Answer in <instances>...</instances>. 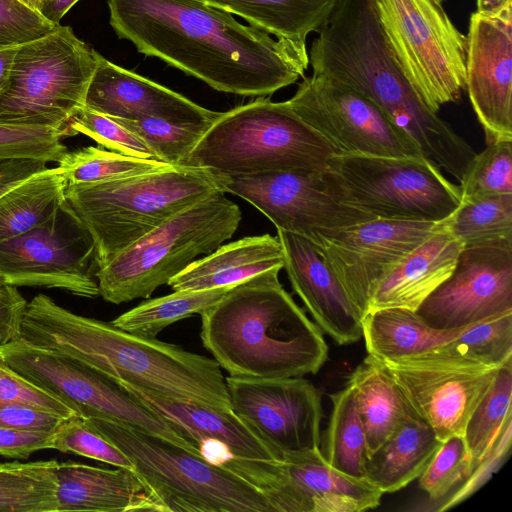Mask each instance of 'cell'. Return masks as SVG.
<instances>
[{
  "label": "cell",
  "mask_w": 512,
  "mask_h": 512,
  "mask_svg": "<svg viewBox=\"0 0 512 512\" xmlns=\"http://www.w3.org/2000/svg\"><path fill=\"white\" fill-rule=\"evenodd\" d=\"M117 36L211 88L265 97L305 76L309 57L196 0H107Z\"/></svg>",
  "instance_id": "6da1fadb"
},
{
  "label": "cell",
  "mask_w": 512,
  "mask_h": 512,
  "mask_svg": "<svg viewBox=\"0 0 512 512\" xmlns=\"http://www.w3.org/2000/svg\"><path fill=\"white\" fill-rule=\"evenodd\" d=\"M21 333L27 342L69 355L115 382L232 409L226 379L214 359L75 314L45 294L28 302Z\"/></svg>",
  "instance_id": "7a4b0ae2"
},
{
  "label": "cell",
  "mask_w": 512,
  "mask_h": 512,
  "mask_svg": "<svg viewBox=\"0 0 512 512\" xmlns=\"http://www.w3.org/2000/svg\"><path fill=\"white\" fill-rule=\"evenodd\" d=\"M308 52L312 74L337 80L373 102L426 158L460 180L476 154L417 95L385 43L372 0H339Z\"/></svg>",
  "instance_id": "3957f363"
},
{
  "label": "cell",
  "mask_w": 512,
  "mask_h": 512,
  "mask_svg": "<svg viewBox=\"0 0 512 512\" xmlns=\"http://www.w3.org/2000/svg\"><path fill=\"white\" fill-rule=\"evenodd\" d=\"M279 270L233 286L201 315V340L230 377L282 379L317 373L323 332L283 288Z\"/></svg>",
  "instance_id": "277c9868"
},
{
  "label": "cell",
  "mask_w": 512,
  "mask_h": 512,
  "mask_svg": "<svg viewBox=\"0 0 512 512\" xmlns=\"http://www.w3.org/2000/svg\"><path fill=\"white\" fill-rule=\"evenodd\" d=\"M219 191L211 169L170 165L131 176L68 184L65 200L93 238L99 269L176 213Z\"/></svg>",
  "instance_id": "5b68a950"
},
{
  "label": "cell",
  "mask_w": 512,
  "mask_h": 512,
  "mask_svg": "<svg viewBox=\"0 0 512 512\" xmlns=\"http://www.w3.org/2000/svg\"><path fill=\"white\" fill-rule=\"evenodd\" d=\"M336 148L301 120L285 101L258 97L211 123L184 166L220 174L324 172Z\"/></svg>",
  "instance_id": "8992f818"
},
{
  "label": "cell",
  "mask_w": 512,
  "mask_h": 512,
  "mask_svg": "<svg viewBox=\"0 0 512 512\" xmlns=\"http://www.w3.org/2000/svg\"><path fill=\"white\" fill-rule=\"evenodd\" d=\"M241 217L222 191L176 213L95 271L99 296L113 304L150 297L197 256L229 240Z\"/></svg>",
  "instance_id": "52a82bcc"
},
{
  "label": "cell",
  "mask_w": 512,
  "mask_h": 512,
  "mask_svg": "<svg viewBox=\"0 0 512 512\" xmlns=\"http://www.w3.org/2000/svg\"><path fill=\"white\" fill-rule=\"evenodd\" d=\"M84 419L127 455L167 512H274L255 486L201 455L126 424Z\"/></svg>",
  "instance_id": "ba28073f"
},
{
  "label": "cell",
  "mask_w": 512,
  "mask_h": 512,
  "mask_svg": "<svg viewBox=\"0 0 512 512\" xmlns=\"http://www.w3.org/2000/svg\"><path fill=\"white\" fill-rule=\"evenodd\" d=\"M98 52L69 26L18 46L0 90V122L70 128L85 107Z\"/></svg>",
  "instance_id": "9c48e42d"
},
{
  "label": "cell",
  "mask_w": 512,
  "mask_h": 512,
  "mask_svg": "<svg viewBox=\"0 0 512 512\" xmlns=\"http://www.w3.org/2000/svg\"><path fill=\"white\" fill-rule=\"evenodd\" d=\"M325 176L340 201L376 219L441 222L461 204L459 185L424 156L338 153Z\"/></svg>",
  "instance_id": "30bf717a"
},
{
  "label": "cell",
  "mask_w": 512,
  "mask_h": 512,
  "mask_svg": "<svg viewBox=\"0 0 512 512\" xmlns=\"http://www.w3.org/2000/svg\"><path fill=\"white\" fill-rule=\"evenodd\" d=\"M388 50L434 113L457 102L466 82V36L433 0H372Z\"/></svg>",
  "instance_id": "8fae6325"
},
{
  "label": "cell",
  "mask_w": 512,
  "mask_h": 512,
  "mask_svg": "<svg viewBox=\"0 0 512 512\" xmlns=\"http://www.w3.org/2000/svg\"><path fill=\"white\" fill-rule=\"evenodd\" d=\"M0 360L26 380L60 399L83 418L126 424L201 455L178 428L137 400L120 384L69 355L20 338L0 346Z\"/></svg>",
  "instance_id": "7c38bea8"
},
{
  "label": "cell",
  "mask_w": 512,
  "mask_h": 512,
  "mask_svg": "<svg viewBox=\"0 0 512 512\" xmlns=\"http://www.w3.org/2000/svg\"><path fill=\"white\" fill-rule=\"evenodd\" d=\"M94 265L93 238L66 200L47 221L0 242V273L16 287L58 288L96 298Z\"/></svg>",
  "instance_id": "4fadbf2b"
},
{
  "label": "cell",
  "mask_w": 512,
  "mask_h": 512,
  "mask_svg": "<svg viewBox=\"0 0 512 512\" xmlns=\"http://www.w3.org/2000/svg\"><path fill=\"white\" fill-rule=\"evenodd\" d=\"M285 102L339 153L424 156L413 139L373 102L337 80L317 74L304 76Z\"/></svg>",
  "instance_id": "5bb4252c"
},
{
  "label": "cell",
  "mask_w": 512,
  "mask_h": 512,
  "mask_svg": "<svg viewBox=\"0 0 512 512\" xmlns=\"http://www.w3.org/2000/svg\"><path fill=\"white\" fill-rule=\"evenodd\" d=\"M325 171L215 173L221 191L252 204L277 230L300 235L316 245L334 232L376 219L340 201L332 192Z\"/></svg>",
  "instance_id": "9a60e30c"
},
{
  "label": "cell",
  "mask_w": 512,
  "mask_h": 512,
  "mask_svg": "<svg viewBox=\"0 0 512 512\" xmlns=\"http://www.w3.org/2000/svg\"><path fill=\"white\" fill-rule=\"evenodd\" d=\"M379 362L415 413L428 423L441 442L451 436L464 435L469 417L502 366L483 364L436 350Z\"/></svg>",
  "instance_id": "2e32d148"
},
{
  "label": "cell",
  "mask_w": 512,
  "mask_h": 512,
  "mask_svg": "<svg viewBox=\"0 0 512 512\" xmlns=\"http://www.w3.org/2000/svg\"><path fill=\"white\" fill-rule=\"evenodd\" d=\"M239 475L264 494L274 512H361L379 506L383 495L368 481L331 467L320 449L249 461Z\"/></svg>",
  "instance_id": "e0dca14e"
},
{
  "label": "cell",
  "mask_w": 512,
  "mask_h": 512,
  "mask_svg": "<svg viewBox=\"0 0 512 512\" xmlns=\"http://www.w3.org/2000/svg\"><path fill=\"white\" fill-rule=\"evenodd\" d=\"M416 313L440 330L512 313V239L463 247L449 277Z\"/></svg>",
  "instance_id": "ac0fdd59"
},
{
  "label": "cell",
  "mask_w": 512,
  "mask_h": 512,
  "mask_svg": "<svg viewBox=\"0 0 512 512\" xmlns=\"http://www.w3.org/2000/svg\"><path fill=\"white\" fill-rule=\"evenodd\" d=\"M226 385L234 412L281 458L320 449L322 398L310 381L229 376Z\"/></svg>",
  "instance_id": "d6986e66"
},
{
  "label": "cell",
  "mask_w": 512,
  "mask_h": 512,
  "mask_svg": "<svg viewBox=\"0 0 512 512\" xmlns=\"http://www.w3.org/2000/svg\"><path fill=\"white\" fill-rule=\"evenodd\" d=\"M443 221L373 219L334 232L316 246L362 319L382 277Z\"/></svg>",
  "instance_id": "ffe728a7"
},
{
  "label": "cell",
  "mask_w": 512,
  "mask_h": 512,
  "mask_svg": "<svg viewBox=\"0 0 512 512\" xmlns=\"http://www.w3.org/2000/svg\"><path fill=\"white\" fill-rule=\"evenodd\" d=\"M465 36V89L486 142L512 140V7L472 13Z\"/></svg>",
  "instance_id": "44dd1931"
},
{
  "label": "cell",
  "mask_w": 512,
  "mask_h": 512,
  "mask_svg": "<svg viewBox=\"0 0 512 512\" xmlns=\"http://www.w3.org/2000/svg\"><path fill=\"white\" fill-rule=\"evenodd\" d=\"M85 107L109 117L131 120L154 117L176 124H211L221 113L120 67L99 53Z\"/></svg>",
  "instance_id": "7402d4cb"
},
{
  "label": "cell",
  "mask_w": 512,
  "mask_h": 512,
  "mask_svg": "<svg viewBox=\"0 0 512 512\" xmlns=\"http://www.w3.org/2000/svg\"><path fill=\"white\" fill-rule=\"evenodd\" d=\"M284 269L294 292L323 333L338 345L362 337L361 316L328 268L317 246L300 235L277 230Z\"/></svg>",
  "instance_id": "603a6c76"
},
{
  "label": "cell",
  "mask_w": 512,
  "mask_h": 512,
  "mask_svg": "<svg viewBox=\"0 0 512 512\" xmlns=\"http://www.w3.org/2000/svg\"><path fill=\"white\" fill-rule=\"evenodd\" d=\"M118 384L178 428L199 451L207 444H217L228 452L229 458L256 461L282 459L233 409L223 410L163 396L131 384Z\"/></svg>",
  "instance_id": "cb8c5ba5"
},
{
  "label": "cell",
  "mask_w": 512,
  "mask_h": 512,
  "mask_svg": "<svg viewBox=\"0 0 512 512\" xmlns=\"http://www.w3.org/2000/svg\"><path fill=\"white\" fill-rule=\"evenodd\" d=\"M57 512H167L153 489L136 472L73 461L58 462Z\"/></svg>",
  "instance_id": "d4e9b609"
},
{
  "label": "cell",
  "mask_w": 512,
  "mask_h": 512,
  "mask_svg": "<svg viewBox=\"0 0 512 512\" xmlns=\"http://www.w3.org/2000/svg\"><path fill=\"white\" fill-rule=\"evenodd\" d=\"M463 244L447 227V219L400 259L378 282L367 312L402 308L417 311L423 301L453 271Z\"/></svg>",
  "instance_id": "484cf974"
},
{
  "label": "cell",
  "mask_w": 512,
  "mask_h": 512,
  "mask_svg": "<svg viewBox=\"0 0 512 512\" xmlns=\"http://www.w3.org/2000/svg\"><path fill=\"white\" fill-rule=\"evenodd\" d=\"M283 267L281 243L277 236L266 233L219 246L205 257L195 259L167 285L173 291L226 287Z\"/></svg>",
  "instance_id": "4316f807"
},
{
  "label": "cell",
  "mask_w": 512,
  "mask_h": 512,
  "mask_svg": "<svg viewBox=\"0 0 512 512\" xmlns=\"http://www.w3.org/2000/svg\"><path fill=\"white\" fill-rule=\"evenodd\" d=\"M441 441L412 411L365 464V479L383 494L401 490L422 474Z\"/></svg>",
  "instance_id": "83f0119b"
},
{
  "label": "cell",
  "mask_w": 512,
  "mask_h": 512,
  "mask_svg": "<svg viewBox=\"0 0 512 512\" xmlns=\"http://www.w3.org/2000/svg\"><path fill=\"white\" fill-rule=\"evenodd\" d=\"M245 19L308 56L307 37L328 20L339 0H196Z\"/></svg>",
  "instance_id": "f1b7e54d"
},
{
  "label": "cell",
  "mask_w": 512,
  "mask_h": 512,
  "mask_svg": "<svg viewBox=\"0 0 512 512\" xmlns=\"http://www.w3.org/2000/svg\"><path fill=\"white\" fill-rule=\"evenodd\" d=\"M347 386L364 427L368 457L414 410L386 368L369 355L351 372Z\"/></svg>",
  "instance_id": "f546056e"
},
{
  "label": "cell",
  "mask_w": 512,
  "mask_h": 512,
  "mask_svg": "<svg viewBox=\"0 0 512 512\" xmlns=\"http://www.w3.org/2000/svg\"><path fill=\"white\" fill-rule=\"evenodd\" d=\"M362 337L369 356L394 361L427 353L459 335L454 330L430 327L415 311L386 308L366 313L361 319Z\"/></svg>",
  "instance_id": "4dcf8cb0"
},
{
  "label": "cell",
  "mask_w": 512,
  "mask_h": 512,
  "mask_svg": "<svg viewBox=\"0 0 512 512\" xmlns=\"http://www.w3.org/2000/svg\"><path fill=\"white\" fill-rule=\"evenodd\" d=\"M68 181L57 166L47 168L0 197V242L51 218L65 201Z\"/></svg>",
  "instance_id": "1f68e13d"
},
{
  "label": "cell",
  "mask_w": 512,
  "mask_h": 512,
  "mask_svg": "<svg viewBox=\"0 0 512 512\" xmlns=\"http://www.w3.org/2000/svg\"><path fill=\"white\" fill-rule=\"evenodd\" d=\"M329 398L332 410L320 447L322 456L337 471L366 480V437L352 390L346 386Z\"/></svg>",
  "instance_id": "d6a6232c"
},
{
  "label": "cell",
  "mask_w": 512,
  "mask_h": 512,
  "mask_svg": "<svg viewBox=\"0 0 512 512\" xmlns=\"http://www.w3.org/2000/svg\"><path fill=\"white\" fill-rule=\"evenodd\" d=\"M233 286L202 290H179L150 299L119 315L111 324L128 333L146 337L156 336L169 325L201 314L217 303Z\"/></svg>",
  "instance_id": "836d02e7"
},
{
  "label": "cell",
  "mask_w": 512,
  "mask_h": 512,
  "mask_svg": "<svg viewBox=\"0 0 512 512\" xmlns=\"http://www.w3.org/2000/svg\"><path fill=\"white\" fill-rule=\"evenodd\" d=\"M58 461L0 463L1 512H57Z\"/></svg>",
  "instance_id": "e575fe53"
},
{
  "label": "cell",
  "mask_w": 512,
  "mask_h": 512,
  "mask_svg": "<svg viewBox=\"0 0 512 512\" xmlns=\"http://www.w3.org/2000/svg\"><path fill=\"white\" fill-rule=\"evenodd\" d=\"M512 359L498 370L492 386L469 417L463 438L473 468L492 449L505 423L512 418Z\"/></svg>",
  "instance_id": "d590c367"
},
{
  "label": "cell",
  "mask_w": 512,
  "mask_h": 512,
  "mask_svg": "<svg viewBox=\"0 0 512 512\" xmlns=\"http://www.w3.org/2000/svg\"><path fill=\"white\" fill-rule=\"evenodd\" d=\"M447 227L463 247L512 239V194L461 201Z\"/></svg>",
  "instance_id": "8d00e7d4"
},
{
  "label": "cell",
  "mask_w": 512,
  "mask_h": 512,
  "mask_svg": "<svg viewBox=\"0 0 512 512\" xmlns=\"http://www.w3.org/2000/svg\"><path fill=\"white\" fill-rule=\"evenodd\" d=\"M58 164L68 184L93 183L131 176L171 165L158 160L125 155L100 145L68 150Z\"/></svg>",
  "instance_id": "74e56055"
},
{
  "label": "cell",
  "mask_w": 512,
  "mask_h": 512,
  "mask_svg": "<svg viewBox=\"0 0 512 512\" xmlns=\"http://www.w3.org/2000/svg\"><path fill=\"white\" fill-rule=\"evenodd\" d=\"M434 350L501 366L512 359V313L469 325L459 335Z\"/></svg>",
  "instance_id": "f35d334b"
},
{
  "label": "cell",
  "mask_w": 512,
  "mask_h": 512,
  "mask_svg": "<svg viewBox=\"0 0 512 512\" xmlns=\"http://www.w3.org/2000/svg\"><path fill=\"white\" fill-rule=\"evenodd\" d=\"M110 118L138 136L148 146L156 160L182 166L211 125L176 124L154 117L136 120Z\"/></svg>",
  "instance_id": "ab89813d"
},
{
  "label": "cell",
  "mask_w": 512,
  "mask_h": 512,
  "mask_svg": "<svg viewBox=\"0 0 512 512\" xmlns=\"http://www.w3.org/2000/svg\"><path fill=\"white\" fill-rule=\"evenodd\" d=\"M461 201L512 194V140L487 144L460 179Z\"/></svg>",
  "instance_id": "60d3db41"
},
{
  "label": "cell",
  "mask_w": 512,
  "mask_h": 512,
  "mask_svg": "<svg viewBox=\"0 0 512 512\" xmlns=\"http://www.w3.org/2000/svg\"><path fill=\"white\" fill-rule=\"evenodd\" d=\"M70 128L0 122V162L15 159L59 162L68 151Z\"/></svg>",
  "instance_id": "b9f144b4"
},
{
  "label": "cell",
  "mask_w": 512,
  "mask_h": 512,
  "mask_svg": "<svg viewBox=\"0 0 512 512\" xmlns=\"http://www.w3.org/2000/svg\"><path fill=\"white\" fill-rule=\"evenodd\" d=\"M52 449L78 454L136 472L133 462L123 451L77 414L66 418L55 430Z\"/></svg>",
  "instance_id": "7bdbcfd3"
},
{
  "label": "cell",
  "mask_w": 512,
  "mask_h": 512,
  "mask_svg": "<svg viewBox=\"0 0 512 512\" xmlns=\"http://www.w3.org/2000/svg\"><path fill=\"white\" fill-rule=\"evenodd\" d=\"M473 460L463 436H451L441 442L428 465L418 477L420 488L431 500L443 498L457 483L469 477Z\"/></svg>",
  "instance_id": "ee69618b"
},
{
  "label": "cell",
  "mask_w": 512,
  "mask_h": 512,
  "mask_svg": "<svg viewBox=\"0 0 512 512\" xmlns=\"http://www.w3.org/2000/svg\"><path fill=\"white\" fill-rule=\"evenodd\" d=\"M74 135L84 134L109 150L144 159H155L148 146L114 119L84 107L69 123Z\"/></svg>",
  "instance_id": "f6af8a7d"
},
{
  "label": "cell",
  "mask_w": 512,
  "mask_h": 512,
  "mask_svg": "<svg viewBox=\"0 0 512 512\" xmlns=\"http://www.w3.org/2000/svg\"><path fill=\"white\" fill-rule=\"evenodd\" d=\"M59 25L46 19L24 0H0V48L40 39Z\"/></svg>",
  "instance_id": "bcb514c9"
},
{
  "label": "cell",
  "mask_w": 512,
  "mask_h": 512,
  "mask_svg": "<svg viewBox=\"0 0 512 512\" xmlns=\"http://www.w3.org/2000/svg\"><path fill=\"white\" fill-rule=\"evenodd\" d=\"M7 405L33 406L64 418L77 414L60 399L26 380L0 360V407Z\"/></svg>",
  "instance_id": "7dc6e473"
},
{
  "label": "cell",
  "mask_w": 512,
  "mask_h": 512,
  "mask_svg": "<svg viewBox=\"0 0 512 512\" xmlns=\"http://www.w3.org/2000/svg\"><path fill=\"white\" fill-rule=\"evenodd\" d=\"M512 418L505 423L499 437L489 453L473 468L471 474L463 481L461 487L439 507V511L448 510L466 500L481 488L496 472L507 458L511 449Z\"/></svg>",
  "instance_id": "c3c4849f"
},
{
  "label": "cell",
  "mask_w": 512,
  "mask_h": 512,
  "mask_svg": "<svg viewBox=\"0 0 512 512\" xmlns=\"http://www.w3.org/2000/svg\"><path fill=\"white\" fill-rule=\"evenodd\" d=\"M66 418L53 412L28 405L0 407V426L53 433Z\"/></svg>",
  "instance_id": "681fc988"
},
{
  "label": "cell",
  "mask_w": 512,
  "mask_h": 512,
  "mask_svg": "<svg viewBox=\"0 0 512 512\" xmlns=\"http://www.w3.org/2000/svg\"><path fill=\"white\" fill-rule=\"evenodd\" d=\"M27 304L16 286L0 282V346L22 337Z\"/></svg>",
  "instance_id": "f907efd6"
},
{
  "label": "cell",
  "mask_w": 512,
  "mask_h": 512,
  "mask_svg": "<svg viewBox=\"0 0 512 512\" xmlns=\"http://www.w3.org/2000/svg\"><path fill=\"white\" fill-rule=\"evenodd\" d=\"M53 433L20 430L0 426V455L26 459L31 454L52 449Z\"/></svg>",
  "instance_id": "816d5d0a"
},
{
  "label": "cell",
  "mask_w": 512,
  "mask_h": 512,
  "mask_svg": "<svg viewBox=\"0 0 512 512\" xmlns=\"http://www.w3.org/2000/svg\"><path fill=\"white\" fill-rule=\"evenodd\" d=\"M47 163L15 159L0 162V197L28 178L45 171Z\"/></svg>",
  "instance_id": "f5cc1de1"
},
{
  "label": "cell",
  "mask_w": 512,
  "mask_h": 512,
  "mask_svg": "<svg viewBox=\"0 0 512 512\" xmlns=\"http://www.w3.org/2000/svg\"><path fill=\"white\" fill-rule=\"evenodd\" d=\"M79 0H38L36 8L49 21L59 24L63 16Z\"/></svg>",
  "instance_id": "db71d44e"
},
{
  "label": "cell",
  "mask_w": 512,
  "mask_h": 512,
  "mask_svg": "<svg viewBox=\"0 0 512 512\" xmlns=\"http://www.w3.org/2000/svg\"><path fill=\"white\" fill-rule=\"evenodd\" d=\"M476 12L485 16H494L512 7V0H476Z\"/></svg>",
  "instance_id": "11a10c76"
},
{
  "label": "cell",
  "mask_w": 512,
  "mask_h": 512,
  "mask_svg": "<svg viewBox=\"0 0 512 512\" xmlns=\"http://www.w3.org/2000/svg\"><path fill=\"white\" fill-rule=\"evenodd\" d=\"M18 46L0 48V90L3 88Z\"/></svg>",
  "instance_id": "9f6ffc18"
},
{
  "label": "cell",
  "mask_w": 512,
  "mask_h": 512,
  "mask_svg": "<svg viewBox=\"0 0 512 512\" xmlns=\"http://www.w3.org/2000/svg\"><path fill=\"white\" fill-rule=\"evenodd\" d=\"M25 2H27L28 4L34 6L36 8V2L35 0H24Z\"/></svg>",
  "instance_id": "6f0895ef"
},
{
  "label": "cell",
  "mask_w": 512,
  "mask_h": 512,
  "mask_svg": "<svg viewBox=\"0 0 512 512\" xmlns=\"http://www.w3.org/2000/svg\"><path fill=\"white\" fill-rule=\"evenodd\" d=\"M433 1L436 2L439 5H442V3L444 2V0H433Z\"/></svg>",
  "instance_id": "680465c9"
},
{
  "label": "cell",
  "mask_w": 512,
  "mask_h": 512,
  "mask_svg": "<svg viewBox=\"0 0 512 512\" xmlns=\"http://www.w3.org/2000/svg\"><path fill=\"white\" fill-rule=\"evenodd\" d=\"M0 282H6L2 274L0 273ZM7 283V282H6Z\"/></svg>",
  "instance_id": "91938a15"
},
{
  "label": "cell",
  "mask_w": 512,
  "mask_h": 512,
  "mask_svg": "<svg viewBox=\"0 0 512 512\" xmlns=\"http://www.w3.org/2000/svg\"><path fill=\"white\" fill-rule=\"evenodd\" d=\"M35 2H36V6H37V2H38V0H35Z\"/></svg>",
  "instance_id": "94428289"
}]
</instances>
